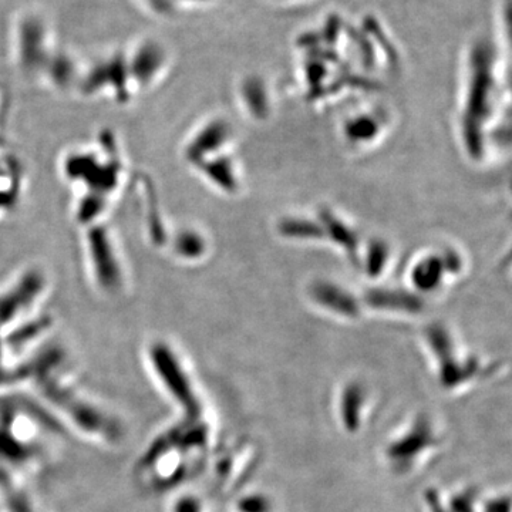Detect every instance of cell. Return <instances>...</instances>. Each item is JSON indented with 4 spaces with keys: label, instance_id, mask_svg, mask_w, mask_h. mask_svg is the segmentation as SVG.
I'll use <instances>...</instances> for the list:
<instances>
[{
    "label": "cell",
    "instance_id": "cell-1",
    "mask_svg": "<svg viewBox=\"0 0 512 512\" xmlns=\"http://www.w3.org/2000/svg\"><path fill=\"white\" fill-rule=\"evenodd\" d=\"M491 53L478 47L471 56L466 103L463 110V138L466 150L476 161H483L487 140H493L504 116L507 90L498 79Z\"/></svg>",
    "mask_w": 512,
    "mask_h": 512
},
{
    "label": "cell",
    "instance_id": "cell-2",
    "mask_svg": "<svg viewBox=\"0 0 512 512\" xmlns=\"http://www.w3.org/2000/svg\"><path fill=\"white\" fill-rule=\"evenodd\" d=\"M151 9L157 10V13H168L173 5V0H143Z\"/></svg>",
    "mask_w": 512,
    "mask_h": 512
},
{
    "label": "cell",
    "instance_id": "cell-3",
    "mask_svg": "<svg viewBox=\"0 0 512 512\" xmlns=\"http://www.w3.org/2000/svg\"><path fill=\"white\" fill-rule=\"evenodd\" d=\"M175 2V0H173ZM184 2H190V3H207L211 2V0H184Z\"/></svg>",
    "mask_w": 512,
    "mask_h": 512
}]
</instances>
